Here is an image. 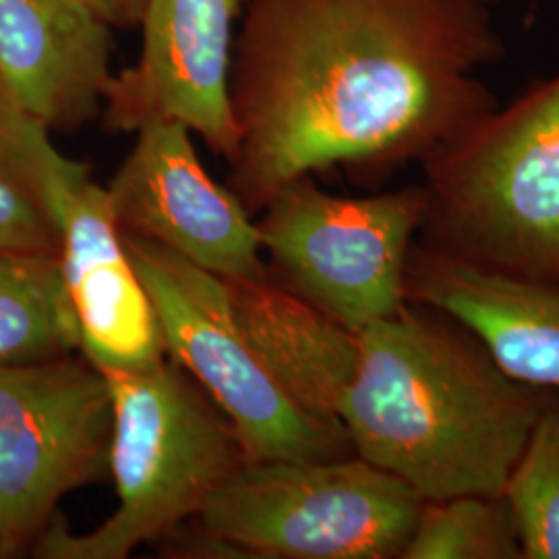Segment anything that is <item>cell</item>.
I'll return each mask as SVG.
<instances>
[{
    "label": "cell",
    "mask_w": 559,
    "mask_h": 559,
    "mask_svg": "<svg viewBox=\"0 0 559 559\" xmlns=\"http://www.w3.org/2000/svg\"><path fill=\"white\" fill-rule=\"evenodd\" d=\"M559 390L508 376L462 323L406 302L359 332L338 419L353 454L425 501L501 496Z\"/></svg>",
    "instance_id": "cell-2"
},
{
    "label": "cell",
    "mask_w": 559,
    "mask_h": 559,
    "mask_svg": "<svg viewBox=\"0 0 559 559\" xmlns=\"http://www.w3.org/2000/svg\"><path fill=\"white\" fill-rule=\"evenodd\" d=\"M420 168L425 242L559 284V73L468 122Z\"/></svg>",
    "instance_id": "cell-3"
},
{
    "label": "cell",
    "mask_w": 559,
    "mask_h": 559,
    "mask_svg": "<svg viewBox=\"0 0 559 559\" xmlns=\"http://www.w3.org/2000/svg\"><path fill=\"white\" fill-rule=\"evenodd\" d=\"M112 396L81 353L0 362V539L32 551L60 501L110 479Z\"/></svg>",
    "instance_id": "cell-8"
},
{
    "label": "cell",
    "mask_w": 559,
    "mask_h": 559,
    "mask_svg": "<svg viewBox=\"0 0 559 559\" xmlns=\"http://www.w3.org/2000/svg\"><path fill=\"white\" fill-rule=\"evenodd\" d=\"M406 299L462 323L514 380L559 390V284L487 270L420 239Z\"/></svg>",
    "instance_id": "cell-13"
},
{
    "label": "cell",
    "mask_w": 559,
    "mask_h": 559,
    "mask_svg": "<svg viewBox=\"0 0 559 559\" xmlns=\"http://www.w3.org/2000/svg\"><path fill=\"white\" fill-rule=\"evenodd\" d=\"M503 496L524 559H559V400L535 425Z\"/></svg>",
    "instance_id": "cell-18"
},
{
    "label": "cell",
    "mask_w": 559,
    "mask_h": 559,
    "mask_svg": "<svg viewBox=\"0 0 559 559\" xmlns=\"http://www.w3.org/2000/svg\"><path fill=\"white\" fill-rule=\"evenodd\" d=\"M100 371L112 396L110 479L119 508L83 535L57 514L34 543V558H129L198 519L249 462L230 420L175 360Z\"/></svg>",
    "instance_id": "cell-4"
},
{
    "label": "cell",
    "mask_w": 559,
    "mask_h": 559,
    "mask_svg": "<svg viewBox=\"0 0 559 559\" xmlns=\"http://www.w3.org/2000/svg\"><path fill=\"white\" fill-rule=\"evenodd\" d=\"M489 0H245L230 191L260 214L334 168L390 179L498 106L477 78L506 46Z\"/></svg>",
    "instance_id": "cell-1"
},
{
    "label": "cell",
    "mask_w": 559,
    "mask_h": 559,
    "mask_svg": "<svg viewBox=\"0 0 559 559\" xmlns=\"http://www.w3.org/2000/svg\"><path fill=\"white\" fill-rule=\"evenodd\" d=\"M402 559H524L506 496L425 501Z\"/></svg>",
    "instance_id": "cell-17"
},
{
    "label": "cell",
    "mask_w": 559,
    "mask_h": 559,
    "mask_svg": "<svg viewBox=\"0 0 559 559\" xmlns=\"http://www.w3.org/2000/svg\"><path fill=\"white\" fill-rule=\"evenodd\" d=\"M44 175L60 228V267L80 328V353L98 369H147L166 346L154 305L85 162L46 152Z\"/></svg>",
    "instance_id": "cell-11"
},
{
    "label": "cell",
    "mask_w": 559,
    "mask_h": 559,
    "mask_svg": "<svg viewBox=\"0 0 559 559\" xmlns=\"http://www.w3.org/2000/svg\"><path fill=\"white\" fill-rule=\"evenodd\" d=\"M245 0H147L141 50L106 87L102 124L138 133L152 122H179L226 162L239 131L230 98L235 21Z\"/></svg>",
    "instance_id": "cell-9"
},
{
    "label": "cell",
    "mask_w": 559,
    "mask_h": 559,
    "mask_svg": "<svg viewBox=\"0 0 559 559\" xmlns=\"http://www.w3.org/2000/svg\"><path fill=\"white\" fill-rule=\"evenodd\" d=\"M52 138L40 122L0 106V253L60 255V228L44 175Z\"/></svg>",
    "instance_id": "cell-16"
},
{
    "label": "cell",
    "mask_w": 559,
    "mask_h": 559,
    "mask_svg": "<svg viewBox=\"0 0 559 559\" xmlns=\"http://www.w3.org/2000/svg\"><path fill=\"white\" fill-rule=\"evenodd\" d=\"M112 29L87 0H0V106L50 135L100 119Z\"/></svg>",
    "instance_id": "cell-12"
},
{
    "label": "cell",
    "mask_w": 559,
    "mask_h": 559,
    "mask_svg": "<svg viewBox=\"0 0 559 559\" xmlns=\"http://www.w3.org/2000/svg\"><path fill=\"white\" fill-rule=\"evenodd\" d=\"M122 240L154 305L168 359L218 404L249 462L353 454L342 423L305 411L261 362L233 311L226 280L150 240Z\"/></svg>",
    "instance_id": "cell-6"
},
{
    "label": "cell",
    "mask_w": 559,
    "mask_h": 559,
    "mask_svg": "<svg viewBox=\"0 0 559 559\" xmlns=\"http://www.w3.org/2000/svg\"><path fill=\"white\" fill-rule=\"evenodd\" d=\"M226 286L240 328L267 371L305 411L340 423L359 334L282 286L270 270L258 278L226 280Z\"/></svg>",
    "instance_id": "cell-14"
},
{
    "label": "cell",
    "mask_w": 559,
    "mask_h": 559,
    "mask_svg": "<svg viewBox=\"0 0 559 559\" xmlns=\"http://www.w3.org/2000/svg\"><path fill=\"white\" fill-rule=\"evenodd\" d=\"M80 353V328L59 258L0 253V362Z\"/></svg>",
    "instance_id": "cell-15"
},
{
    "label": "cell",
    "mask_w": 559,
    "mask_h": 559,
    "mask_svg": "<svg viewBox=\"0 0 559 559\" xmlns=\"http://www.w3.org/2000/svg\"><path fill=\"white\" fill-rule=\"evenodd\" d=\"M425 500L355 454L247 462L180 531V558L402 559Z\"/></svg>",
    "instance_id": "cell-5"
},
{
    "label": "cell",
    "mask_w": 559,
    "mask_h": 559,
    "mask_svg": "<svg viewBox=\"0 0 559 559\" xmlns=\"http://www.w3.org/2000/svg\"><path fill=\"white\" fill-rule=\"evenodd\" d=\"M4 558H13V556H11V551L7 549V545H4V543H2V539H0V559Z\"/></svg>",
    "instance_id": "cell-20"
},
{
    "label": "cell",
    "mask_w": 559,
    "mask_h": 559,
    "mask_svg": "<svg viewBox=\"0 0 559 559\" xmlns=\"http://www.w3.org/2000/svg\"><path fill=\"white\" fill-rule=\"evenodd\" d=\"M115 29L140 27L147 0H87Z\"/></svg>",
    "instance_id": "cell-19"
},
{
    "label": "cell",
    "mask_w": 559,
    "mask_h": 559,
    "mask_svg": "<svg viewBox=\"0 0 559 559\" xmlns=\"http://www.w3.org/2000/svg\"><path fill=\"white\" fill-rule=\"evenodd\" d=\"M179 122H152L106 185L120 235L150 240L226 280L267 274L242 201L210 177Z\"/></svg>",
    "instance_id": "cell-10"
},
{
    "label": "cell",
    "mask_w": 559,
    "mask_h": 559,
    "mask_svg": "<svg viewBox=\"0 0 559 559\" xmlns=\"http://www.w3.org/2000/svg\"><path fill=\"white\" fill-rule=\"evenodd\" d=\"M425 212L420 185L344 198L300 177L267 201L258 230L272 278L359 334L408 302L406 267Z\"/></svg>",
    "instance_id": "cell-7"
},
{
    "label": "cell",
    "mask_w": 559,
    "mask_h": 559,
    "mask_svg": "<svg viewBox=\"0 0 559 559\" xmlns=\"http://www.w3.org/2000/svg\"><path fill=\"white\" fill-rule=\"evenodd\" d=\"M489 2H491V4H496V2H500V0H489Z\"/></svg>",
    "instance_id": "cell-21"
}]
</instances>
